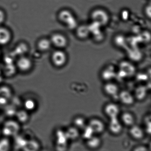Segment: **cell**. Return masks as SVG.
<instances>
[{
  "mask_svg": "<svg viewBox=\"0 0 151 151\" xmlns=\"http://www.w3.org/2000/svg\"><path fill=\"white\" fill-rule=\"evenodd\" d=\"M58 17L60 22L69 30H75L78 26V22L76 17L70 10L67 9H63L60 10Z\"/></svg>",
  "mask_w": 151,
  "mask_h": 151,
  "instance_id": "cell-1",
  "label": "cell"
},
{
  "mask_svg": "<svg viewBox=\"0 0 151 151\" xmlns=\"http://www.w3.org/2000/svg\"><path fill=\"white\" fill-rule=\"evenodd\" d=\"M91 22H94L104 27L109 24L110 16L109 13L104 9L97 8L94 9L90 13Z\"/></svg>",
  "mask_w": 151,
  "mask_h": 151,
  "instance_id": "cell-2",
  "label": "cell"
},
{
  "mask_svg": "<svg viewBox=\"0 0 151 151\" xmlns=\"http://www.w3.org/2000/svg\"><path fill=\"white\" fill-rule=\"evenodd\" d=\"M53 65L57 68H61L65 65L68 60L67 54L63 49H58L53 52L51 57Z\"/></svg>",
  "mask_w": 151,
  "mask_h": 151,
  "instance_id": "cell-3",
  "label": "cell"
},
{
  "mask_svg": "<svg viewBox=\"0 0 151 151\" xmlns=\"http://www.w3.org/2000/svg\"><path fill=\"white\" fill-rule=\"evenodd\" d=\"M33 66V62L32 59L26 55L19 57L16 63V69L23 73L30 71Z\"/></svg>",
  "mask_w": 151,
  "mask_h": 151,
  "instance_id": "cell-4",
  "label": "cell"
},
{
  "mask_svg": "<svg viewBox=\"0 0 151 151\" xmlns=\"http://www.w3.org/2000/svg\"><path fill=\"white\" fill-rule=\"evenodd\" d=\"M50 39L52 46L55 47L58 49L63 50L68 44L67 37L60 32L53 34Z\"/></svg>",
  "mask_w": 151,
  "mask_h": 151,
  "instance_id": "cell-5",
  "label": "cell"
},
{
  "mask_svg": "<svg viewBox=\"0 0 151 151\" xmlns=\"http://www.w3.org/2000/svg\"><path fill=\"white\" fill-rule=\"evenodd\" d=\"M119 71L118 74L121 78H124L133 76L136 72V69L134 65L129 62L123 61L120 63Z\"/></svg>",
  "mask_w": 151,
  "mask_h": 151,
  "instance_id": "cell-6",
  "label": "cell"
},
{
  "mask_svg": "<svg viewBox=\"0 0 151 151\" xmlns=\"http://www.w3.org/2000/svg\"><path fill=\"white\" fill-rule=\"evenodd\" d=\"M91 129L94 134H101L105 129L104 123L98 118H93L89 121L87 124Z\"/></svg>",
  "mask_w": 151,
  "mask_h": 151,
  "instance_id": "cell-7",
  "label": "cell"
},
{
  "mask_svg": "<svg viewBox=\"0 0 151 151\" xmlns=\"http://www.w3.org/2000/svg\"><path fill=\"white\" fill-rule=\"evenodd\" d=\"M118 99L121 103L126 106H131L134 103L135 99L134 95L126 90L119 92Z\"/></svg>",
  "mask_w": 151,
  "mask_h": 151,
  "instance_id": "cell-8",
  "label": "cell"
},
{
  "mask_svg": "<svg viewBox=\"0 0 151 151\" xmlns=\"http://www.w3.org/2000/svg\"><path fill=\"white\" fill-rule=\"evenodd\" d=\"M12 38V32L8 28L3 26H0V45H7Z\"/></svg>",
  "mask_w": 151,
  "mask_h": 151,
  "instance_id": "cell-9",
  "label": "cell"
},
{
  "mask_svg": "<svg viewBox=\"0 0 151 151\" xmlns=\"http://www.w3.org/2000/svg\"><path fill=\"white\" fill-rule=\"evenodd\" d=\"M109 131L112 134L117 135L122 131V124L118 117L109 119Z\"/></svg>",
  "mask_w": 151,
  "mask_h": 151,
  "instance_id": "cell-10",
  "label": "cell"
},
{
  "mask_svg": "<svg viewBox=\"0 0 151 151\" xmlns=\"http://www.w3.org/2000/svg\"><path fill=\"white\" fill-rule=\"evenodd\" d=\"M105 114L109 119L118 117L120 113L119 106L116 104L109 103L104 108Z\"/></svg>",
  "mask_w": 151,
  "mask_h": 151,
  "instance_id": "cell-11",
  "label": "cell"
},
{
  "mask_svg": "<svg viewBox=\"0 0 151 151\" xmlns=\"http://www.w3.org/2000/svg\"><path fill=\"white\" fill-rule=\"evenodd\" d=\"M76 35L77 37L81 40L87 39L91 36V34L88 24L78 25L75 29Z\"/></svg>",
  "mask_w": 151,
  "mask_h": 151,
  "instance_id": "cell-12",
  "label": "cell"
},
{
  "mask_svg": "<svg viewBox=\"0 0 151 151\" xmlns=\"http://www.w3.org/2000/svg\"><path fill=\"white\" fill-rule=\"evenodd\" d=\"M129 132L130 135L134 139L141 140L144 137V130L141 127L135 124L130 127Z\"/></svg>",
  "mask_w": 151,
  "mask_h": 151,
  "instance_id": "cell-13",
  "label": "cell"
},
{
  "mask_svg": "<svg viewBox=\"0 0 151 151\" xmlns=\"http://www.w3.org/2000/svg\"><path fill=\"white\" fill-rule=\"evenodd\" d=\"M104 90L107 95L115 97L119 94V87L116 84L112 82H108L104 86Z\"/></svg>",
  "mask_w": 151,
  "mask_h": 151,
  "instance_id": "cell-14",
  "label": "cell"
},
{
  "mask_svg": "<svg viewBox=\"0 0 151 151\" xmlns=\"http://www.w3.org/2000/svg\"><path fill=\"white\" fill-rule=\"evenodd\" d=\"M50 38H42L38 40L37 43V47L39 51L42 52L49 51L52 47Z\"/></svg>",
  "mask_w": 151,
  "mask_h": 151,
  "instance_id": "cell-15",
  "label": "cell"
},
{
  "mask_svg": "<svg viewBox=\"0 0 151 151\" xmlns=\"http://www.w3.org/2000/svg\"><path fill=\"white\" fill-rule=\"evenodd\" d=\"M148 90L146 86L142 85L138 86L134 90V98L140 101L144 100L147 97Z\"/></svg>",
  "mask_w": 151,
  "mask_h": 151,
  "instance_id": "cell-16",
  "label": "cell"
},
{
  "mask_svg": "<svg viewBox=\"0 0 151 151\" xmlns=\"http://www.w3.org/2000/svg\"><path fill=\"white\" fill-rule=\"evenodd\" d=\"M101 144V139L95 134L86 140V144L87 147L91 149H96L100 147Z\"/></svg>",
  "mask_w": 151,
  "mask_h": 151,
  "instance_id": "cell-17",
  "label": "cell"
},
{
  "mask_svg": "<svg viewBox=\"0 0 151 151\" xmlns=\"http://www.w3.org/2000/svg\"><path fill=\"white\" fill-rule=\"evenodd\" d=\"M114 68L113 66H108L104 69L101 73L102 78L105 81H109L113 79L116 75Z\"/></svg>",
  "mask_w": 151,
  "mask_h": 151,
  "instance_id": "cell-18",
  "label": "cell"
},
{
  "mask_svg": "<svg viewBox=\"0 0 151 151\" xmlns=\"http://www.w3.org/2000/svg\"><path fill=\"white\" fill-rule=\"evenodd\" d=\"M121 121L124 125L131 127L134 124L135 118L131 112H125L121 115Z\"/></svg>",
  "mask_w": 151,
  "mask_h": 151,
  "instance_id": "cell-19",
  "label": "cell"
},
{
  "mask_svg": "<svg viewBox=\"0 0 151 151\" xmlns=\"http://www.w3.org/2000/svg\"><path fill=\"white\" fill-rule=\"evenodd\" d=\"M65 133L68 140H76L80 136L79 129L75 126L69 127Z\"/></svg>",
  "mask_w": 151,
  "mask_h": 151,
  "instance_id": "cell-20",
  "label": "cell"
},
{
  "mask_svg": "<svg viewBox=\"0 0 151 151\" xmlns=\"http://www.w3.org/2000/svg\"><path fill=\"white\" fill-rule=\"evenodd\" d=\"M74 126L78 129H83L87 125L85 118L83 117L78 116L75 118L73 121Z\"/></svg>",
  "mask_w": 151,
  "mask_h": 151,
  "instance_id": "cell-21",
  "label": "cell"
},
{
  "mask_svg": "<svg viewBox=\"0 0 151 151\" xmlns=\"http://www.w3.org/2000/svg\"><path fill=\"white\" fill-rule=\"evenodd\" d=\"M82 136L85 139L87 140L93 135H94L92 130L90 127L87 125L83 129Z\"/></svg>",
  "mask_w": 151,
  "mask_h": 151,
  "instance_id": "cell-22",
  "label": "cell"
},
{
  "mask_svg": "<svg viewBox=\"0 0 151 151\" xmlns=\"http://www.w3.org/2000/svg\"><path fill=\"white\" fill-rule=\"evenodd\" d=\"M24 105L26 111L33 110L36 106L35 101L32 99L27 100L24 102Z\"/></svg>",
  "mask_w": 151,
  "mask_h": 151,
  "instance_id": "cell-23",
  "label": "cell"
},
{
  "mask_svg": "<svg viewBox=\"0 0 151 151\" xmlns=\"http://www.w3.org/2000/svg\"><path fill=\"white\" fill-rule=\"evenodd\" d=\"M145 131L148 134H150L151 130V123L150 116L146 117L145 119Z\"/></svg>",
  "mask_w": 151,
  "mask_h": 151,
  "instance_id": "cell-24",
  "label": "cell"
},
{
  "mask_svg": "<svg viewBox=\"0 0 151 151\" xmlns=\"http://www.w3.org/2000/svg\"><path fill=\"white\" fill-rule=\"evenodd\" d=\"M6 19V14L5 12L2 9L0 8V26L5 22Z\"/></svg>",
  "mask_w": 151,
  "mask_h": 151,
  "instance_id": "cell-25",
  "label": "cell"
},
{
  "mask_svg": "<svg viewBox=\"0 0 151 151\" xmlns=\"http://www.w3.org/2000/svg\"><path fill=\"white\" fill-rule=\"evenodd\" d=\"M151 5L150 4L149 5L146 6L144 9V12L145 14L146 17L148 18L149 19H150L151 18Z\"/></svg>",
  "mask_w": 151,
  "mask_h": 151,
  "instance_id": "cell-26",
  "label": "cell"
},
{
  "mask_svg": "<svg viewBox=\"0 0 151 151\" xmlns=\"http://www.w3.org/2000/svg\"><path fill=\"white\" fill-rule=\"evenodd\" d=\"M134 150L137 151H147L148 149L147 148L145 147V146H137V147H135L134 149Z\"/></svg>",
  "mask_w": 151,
  "mask_h": 151,
  "instance_id": "cell-27",
  "label": "cell"
},
{
  "mask_svg": "<svg viewBox=\"0 0 151 151\" xmlns=\"http://www.w3.org/2000/svg\"></svg>",
  "mask_w": 151,
  "mask_h": 151,
  "instance_id": "cell-28",
  "label": "cell"
}]
</instances>
